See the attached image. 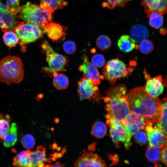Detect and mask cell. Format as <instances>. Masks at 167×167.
<instances>
[{"label": "cell", "mask_w": 167, "mask_h": 167, "mask_svg": "<svg viewBox=\"0 0 167 167\" xmlns=\"http://www.w3.org/2000/svg\"><path fill=\"white\" fill-rule=\"evenodd\" d=\"M105 124L101 122H97L93 125L91 129V133L95 137L101 138L104 137L107 132Z\"/></svg>", "instance_id": "83f0119b"}, {"label": "cell", "mask_w": 167, "mask_h": 167, "mask_svg": "<svg viewBox=\"0 0 167 167\" xmlns=\"http://www.w3.org/2000/svg\"><path fill=\"white\" fill-rule=\"evenodd\" d=\"M13 30L20 40L21 45L36 41L42 36L43 33L37 25L24 21L19 23Z\"/></svg>", "instance_id": "52a82bcc"}, {"label": "cell", "mask_w": 167, "mask_h": 167, "mask_svg": "<svg viewBox=\"0 0 167 167\" xmlns=\"http://www.w3.org/2000/svg\"><path fill=\"white\" fill-rule=\"evenodd\" d=\"M57 151H59L61 150V148L60 147H58L56 149Z\"/></svg>", "instance_id": "c3c4849f"}, {"label": "cell", "mask_w": 167, "mask_h": 167, "mask_svg": "<svg viewBox=\"0 0 167 167\" xmlns=\"http://www.w3.org/2000/svg\"><path fill=\"white\" fill-rule=\"evenodd\" d=\"M167 98H164L161 101V114L159 121L156 123L157 127L167 135Z\"/></svg>", "instance_id": "cb8c5ba5"}, {"label": "cell", "mask_w": 167, "mask_h": 167, "mask_svg": "<svg viewBox=\"0 0 167 167\" xmlns=\"http://www.w3.org/2000/svg\"><path fill=\"white\" fill-rule=\"evenodd\" d=\"M19 1L20 0H6V5L10 7L11 14L15 15L19 13L20 10Z\"/></svg>", "instance_id": "d590c367"}, {"label": "cell", "mask_w": 167, "mask_h": 167, "mask_svg": "<svg viewBox=\"0 0 167 167\" xmlns=\"http://www.w3.org/2000/svg\"><path fill=\"white\" fill-rule=\"evenodd\" d=\"M29 150H24L17 155L14 160L13 165L19 167H28Z\"/></svg>", "instance_id": "484cf974"}, {"label": "cell", "mask_w": 167, "mask_h": 167, "mask_svg": "<svg viewBox=\"0 0 167 167\" xmlns=\"http://www.w3.org/2000/svg\"><path fill=\"white\" fill-rule=\"evenodd\" d=\"M63 47L65 52L69 54H74L76 49L75 43L72 41H67L65 42L63 44Z\"/></svg>", "instance_id": "74e56055"}, {"label": "cell", "mask_w": 167, "mask_h": 167, "mask_svg": "<svg viewBox=\"0 0 167 167\" xmlns=\"http://www.w3.org/2000/svg\"><path fill=\"white\" fill-rule=\"evenodd\" d=\"M106 123L110 128V135L116 147H120V143H123L126 149L131 145V139L128 137L121 122L115 118L107 119Z\"/></svg>", "instance_id": "ba28073f"}, {"label": "cell", "mask_w": 167, "mask_h": 167, "mask_svg": "<svg viewBox=\"0 0 167 167\" xmlns=\"http://www.w3.org/2000/svg\"><path fill=\"white\" fill-rule=\"evenodd\" d=\"M66 151L67 150L66 147H65L63 148L60 153L63 156V155L66 152Z\"/></svg>", "instance_id": "7bdbcfd3"}, {"label": "cell", "mask_w": 167, "mask_h": 167, "mask_svg": "<svg viewBox=\"0 0 167 167\" xmlns=\"http://www.w3.org/2000/svg\"><path fill=\"white\" fill-rule=\"evenodd\" d=\"M57 144L55 142H54L52 145V148L53 149H56L57 148Z\"/></svg>", "instance_id": "ee69618b"}, {"label": "cell", "mask_w": 167, "mask_h": 167, "mask_svg": "<svg viewBox=\"0 0 167 167\" xmlns=\"http://www.w3.org/2000/svg\"><path fill=\"white\" fill-rule=\"evenodd\" d=\"M46 148L40 146L37 151L30 152L29 155L28 167H36L40 163L45 162Z\"/></svg>", "instance_id": "ac0fdd59"}, {"label": "cell", "mask_w": 167, "mask_h": 167, "mask_svg": "<svg viewBox=\"0 0 167 167\" xmlns=\"http://www.w3.org/2000/svg\"><path fill=\"white\" fill-rule=\"evenodd\" d=\"M19 13V18L37 25L44 33L46 26L52 21V13L40 6L30 2L20 6Z\"/></svg>", "instance_id": "277c9868"}, {"label": "cell", "mask_w": 167, "mask_h": 167, "mask_svg": "<svg viewBox=\"0 0 167 167\" xmlns=\"http://www.w3.org/2000/svg\"><path fill=\"white\" fill-rule=\"evenodd\" d=\"M167 150L166 144L163 148L161 154V161L166 167L167 166Z\"/></svg>", "instance_id": "f35d334b"}, {"label": "cell", "mask_w": 167, "mask_h": 167, "mask_svg": "<svg viewBox=\"0 0 167 167\" xmlns=\"http://www.w3.org/2000/svg\"><path fill=\"white\" fill-rule=\"evenodd\" d=\"M132 69L123 62L116 58L107 62L102 69L104 78L113 84L118 79L126 77L131 73Z\"/></svg>", "instance_id": "8992f818"}, {"label": "cell", "mask_w": 167, "mask_h": 167, "mask_svg": "<svg viewBox=\"0 0 167 167\" xmlns=\"http://www.w3.org/2000/svg\"><path fill=\"white\" fill-rule=\"evenodd\" d=\"M52 167H64L63 165L58 162H57L53 165H52Z\"/></svg>", "instance_id": "b9f144b4"}, {"label": "cell", "mask_w": 167, "mask_h": 167, "mask_svg": "<svg viewBox=\"0 0 167 167\" xmlns=\"http://www.w3.org/2000/svg\"><path fill=\"white\" fill-rule=\"evenodd\" d=\"M24 71L21 59L14 56H7L0 61V81L8 85L19 84L23 80Z\"/></svg>", "instance_id": "3957f363"}, {"label": "cell", "mask_w": 167, "mask_h": 167, "mask_svg": "<svg viewBox=\"0 0 167 167\" xmlns=\"http://www.w3.org/2000/svg\"><path fill=\"white\" fill-rule=\"evenodd\" d=\"M150 123L145 126V128L149 145L163 148L167 144V135L160 130L156 125L153 126Z\"/></svg>", "instance_id": "4fadbf2b"}, {"label": "cell", "mask_w": 167, "mask_h": 167, "mask_svg": "<svg viewBox=\"0 0 167 167\" xmlns=\"http://www.w3.org/2000/svg\"><path fill=\"white\" fill-rule=\"evenodd\" d=\"M75 167H105V161L98 155L92 152H84L74 163Z\"/></svg>", "instance_id": "9a60e30c"}, {"label": "cell", "mask_w": 167, "mask_h": 167, "mask_svg": "<svg viewBox=\"0 0 167 167\" xmlns=\"http://www.w3.org/2000/svg\"><path fill=\"white\" fill-rule=\"evenodd\" d=\"M2 138L3 144L6 148L15 144L17 139V127L15 123L11 124L9 129Z\"/></svg>", "instance_id": "d6986e66"}, {"label": "cell", "mask_w": 167, "mask_h": 167, "mask_svg": "<svg viewBox=\"0 0 167 167\" xmlns=\"http://www.w3.org/2000/svg\"><path fill=\"white\" fill-rule=\"evenodd\" d=\"M53 84L57 89L62 90L66 88L69 84L68 78L65 75L62 73H54L53 76Z\"/></svg>", "instance_id": "d4e9b609"}, {"label": "cell", "mask_w": 167, "mask_h": 167, "mask_svg": "<svg viewBox=\"0 0 167 167\" xmlns=\"http://www.w3.org/2000/svg\"><path fill=\"white\" fill-rule=\"evenodd\" d=\"M144 75L147 80L145 90L151 97H157L163 92L164 85L163 83L162 76L159 75L154 78H151L144 70Z\"/></svg>", "instance_id": "5bb4252c"}, {"label": "cell", "mask_w": 167, "mask_h": 167, "mask_svg": "<svg viewBox=\"0 0 167 167\" xmlns=\"http://www.w3.org/2000/svg\"><path fill=\"white\" fill-rule=\"evenodd\" d=\"M51 156L53 157H55L57 159L62 157V156L61 153H58L57 152H55L53 154H51Z\"/></svg>", "instance_id": "60d3db41"}, {"label": "cell", "mask_w": 167, "mask_h": 167, "mask_svg": "<svg viewBox=\"0 0 167 167\" xmlns=\"http://www.w3.org/2000/svg\"><path fill=\"white\" fill-rule=\"evenodd\" d=\"M144 130H141L136 132L135 134L134 139L138 144L143 145L147 141V136Z\"/></svg>", "instance_id": "e575fe53"}, {"label": "cell", "mask_w": 167, "mask_h": 167, "mask_svg": "<svg viewBox=\"0 0 167 167\" xmlns=\"http://www.w3.org/2000/svg\"><path fill=\"white\" fill-rule=\"evenodd\" d=\"M153 48V45L151 41L145 39L140 41L139 45V49L142 53L144 54H148L152 51Z\"/></svg>", "instance_id": "4dcf8cb0"}, {"label": "cell", "mask_w": 167, "mask_h": 167, "mask_svg": "<svg viewBox=\"0 0 167 167\" xmlns=\"http://www.w3.org/2000/svg\"><path fill=\"white\" fill-rule=\"evenodd\" d=\"M45 167H51V165H49V164H47L45 166Z\"/></svg>", "instance_id": "681fc988"}, {"label": "cell", "mask_w": 167, "mask_h": 167, "mask_svg": "<svg viewBox=\"0 0 167 167\" xmlns=\"http://www.w3.org/2000/svg\"><path fill=\"white\" fill-rule=\"evenodd\" d=\"M21 144L23 146L27 149L32 148L35 144V140L30 134H26L23 136L21 139Z\"/></svg>", "instance_id": "1f68e13d"}, {"label": "cell", "mask_w": 167, "mask_h": 167, "mask_svg": "<svg viewBox=\"0 0 167 167\" xmlns=\"http://www.w3.org/2000/svg\"><path fill=\"white\" fill-rule=\"evenodd\" d=\"M92 63L96 67L100 68L105 64V59L104 56L100 54H96L92 58Z\"/></svg>", "instance_id": "8d00e7d4"}, {"label": "cell", "mask_w": 167, "mask_h": 167, "mask_svg": "<svg viewBox=\"0 0 167 167\" xmlns=\"http://www.w3.org/2000/svg\"><path fill=\"white\" fill-rule=\"evenodd\" d=\"M150 25L155 28L158 29L163 24V20L162 15L156 12H152L147 14Z\"/></svg>", "instance_id": "f1b7e54d"}, {"label": "cell", "mask_w": 167, "mask_h": 167, "mask_svg": "<svg viewBox=\"0 0 167 167\" xmlns=\"http://www.w3.org/2000/svg\"><path fill=\"white\" fill-rule=\"evenodd\" d=\"M40 6L52 13L55 11L63 8L67 3L65 0H40Z\"/></svg>", "instance_id": "7402d4cb"}, {"label": "cell", "mask_w": 167, "mask_h": 167, "mask_svg": "<svg viewBox=\"0 0 167 167\" xmlns=\"http://www.w3.org/2000/svg\"><path fill=\"white\" fill-rule=\"evenodd\" d=\"M120 122L127 137L130 139L139 131L142 129L145 130V126L150 123L142 117L131 113Z\"/></svg>", "instance_id": "9c48e42d"}, {"label": "cell", "mask_w": 167, "mask_h": 167, "mask_svg": "<svg viewBox=\"0 0 167 167\" xmlns=\"http://www.w3.org/2000/svg\"><path fill=\"white\" fill-rule=\"evenodd\" d=\"M131 0H106L103 4L104 6L109 9H113L117 7L123 6L128 1Z\"/></svg>", "instance_id": "836d02e7"}, {"label": "cell", "mask_w": 167, "mask_h": 167, "mask_svg": "<svg viewBox=\"0 0 167 167\" xmlns=\"http://www.w3.org/2000/svg\"><path fill=\"white\" fill-rule=\"evenodd\" d=\"M47 55L46 60L49 66L42 69L43 72L47 73L49 76H53L54 73L64 70V67L69 61L68 58L55 52L48 42L44 41L41 45Z\"/></svg>", "instance_id": "5b68a950"}, {"label": "cell", "mask_w": 167, "mask_h": 167, "mask_svg": "<svg viewBox=\"0 0 167 167\" xmlns=\"http://www.w3.org/2000/svg\"><path fill=\"white\" fill-rule=\"evenodd\" d=\"M127 92L126 88L122 84L112 86L106 92V96L102 98L108 112L105 115L107 119L115 118L120 122L130 113L126 101Z\"/></svg>", "instance_id": "7a4b0ae2"}, {"label": "cell", "mask_w": 167, "mask_h": 167, "mask_svg": "<svg viewBox=\"0 0 167 167\" xmlns=\"http://www.w3.org/2000/svg\"><path fill=\"white\" fill-rule=\"evenodd\" d=\"M57 159L55 158V157H53L51 158V160L52 161H56V160Z\"/></svg>", "instance_id": "7dc6e473"}, {"label": "cell", "mask_w": 167, "mask_h": 167, "mask_svg": "<svg viewBox=\"0 0 167 167\" xmlns=\"http://www.w3.org/2000/svg\"><path fill=\"white\" fill-rule=\"evenodd\" d=\"M3 39L4 43L10 49L18 43L19 39L15 32L10 30L5 32Z\"/></svg>", "instance_id": "4316f807"}, {"label": "cell", "mask_w": 167, "mask_h": 167, "mask_svg": "<svg viewBox=\"0 0 167 167\" xmlns=\"http://www.w3.org/2000/svg\"><path fill=\"white\" fill-rule=\"evenodd\" d=\"M163 148L150 146L146 150V156L147 158L149 161L153 163L155 166H158L161 161V154Z\"/></svg>", "instance_id": "44dd1931"}, {"label": "cell", "mask_w": 167, "mask_h": 167, "mask_svg": "<svg viewBox=\"0 0 167 167\" xmlns=\"http://www.w3.org/2000/svg\"><path fill=\"white\" fill-rule=\"evenodd\" d=\"M17 16L11 13L10 7L0 0V28L5 32L13 29L18 24Z\"/></svg>", "instance_id": "7c38bea8"}, {"label": "cell", "mask_w": 167, "mask_h": 167, "mask_svg": "<svg viewBox=\"0 0 167 167\" xmlns=\"http://www.w3.org/2000/svg\"><path fill=\"white\" fill-rule=\"evenodd\" d=\"M51 130H52V131H53L54 130V128H53V127L51 128Z\"/></svg>", "instance_id": "f907efd6"}, {"label": "cell", "mask_w": 167, "mask_h": 167, "mask_svg": "<svg viewBox=\"0 0 167 167\" xmlns=\"http://www.w3.org/2000/svg\"><path fill=\"white\" fill-rule=\"evenodd\" d=\"M111 43L110 38L105 35L99 36L97 38L96 42L97 48L102 51L109 49L111 47Z\"/></svg>", "instance_id": "f546056e"}, {"label": "cell", "mask_w": 167, "mask_h": 167, "mask_svg": "<svg viewBox=\"0 0 167 167\" xmlns=\"http://www.w3.org/2000/svg\"><path fill=\"white\" fill-rule=\"evenodd\" d=\"M141 4L147 14L156 12L162 15L167 11V0H142Z\"/></svg>", "instance_id": "2e32d148"}, {"label": "cell", "mask_w": 167, "mask_h": 167, "mask_svg": "<svg viewBox=\"0 0 167 167\" xmlns=\"http://www.w3.org/2000/svg\"><path fill=\"white\" fill-rule=\"evenodd\" d=\"M88 149L90 151H93L95 149V143H94L89 145L88 147Z\"/></svg>", "instance_id": "ab89813d"}, {"label": "cell", "mask_w": 167, "mask_h": 167, "mask_svg": "<svg viewBox=\"0 0 167 167\" xmlns=\"http://www.w3.org/2000/svg\"><path fill=\"white\" fill-rule=\"evenodd\" d=\"M135 41L131 36L127 35L121 36L118 42V46L122 51L127 53L131 51L135 47Z\"/></svg>", "instance_id": "603a6c76"}, {"label": "cell", "mask_w": 167, "mask_h": 167, "mask_svg": "<svg viewBox=\"0 0 167 167\" xmlns=\"http://www.w3.org/2000/svg\"><path fill=\"white\" fill-rule=\"evenodd\" d=\"M126 98L130 113L142 117L152 124L159 121L162 112L160 100L150 96L144 87L131 89L127 93Z\"/></svg>", "instance_id": "6da1fadb"}, {"label": "cell", "mask_w": 167, "mask_h": 167, "mask_svg": "<svg viewBox=\"0 0 167 167\" xmlns=\"http://www.w3.org/2000/svg\"><path fill=\"white\" fill-rule=\"evenodd\" d=\"M8 118L4 117L0 114V138H2L9 129V120Z\"/></svg>", "instance_id": "d6a6232c"}, {"label": "cell", "mask_w": 167, "mask_h": 167, "mask_svg": "<svg viewBox=\"0 0 167 167\" xmlns=\"http://www.w3.org/2000/svg\"><path fill=\"white\" fill-rule=\"evenodd\" d=\"M51 158L49 157V158H46L45 159V161L49 162H50L51 161Z\"/></svg>", "instance_id": "f6af8a7d"}, {"label": "cell", "mask_w": 167, "mask_h": 167, "mask_svg": "<svg viewBox=\"0 0 167 167\" xmlns=\"http://www.w3.org/2000/svg\"><path fill=\"white\" fill-rule=\"evenodd\" d=\"M77 91L80 101L88 99L93 102L99 99L100 92L98 87L93 84L89 79L83 78L77 83Z\"/></svg>", "instance_id": "30bf717a"}, {"label": "cell", "mask_w": 167, "mask_h": 167, "mask_svg": "<svg viewBox=\"0 0 167 167\" xmlns=\"http://www.w3.org/2000/svg\"><path fill=\"white\" fill-rule=\"evenodd\" d=\"M45 33H46L48 37L53 41H57L66 35V30L63 26L59 24L49 23L46 27Z\"/></svg>", "instance_id": "e0dca14e"}, {"label": "cell", "mask_w": 167, "mask_h": 167, "mask_svg": "<svg viewBox=\"0 0 167 167\" xmlns=\"http://www.w3.org/2000/svg\"><path fill=\"white\" fill-rule=\"evenodd\" d=\"M59 121V119L58 118H56L54 119V122L56 123H58Z\"/></svg>", "instance_id": "bcb514c9"}, {"label": "cell", "mask_w": 167, "mask_h": 167, "mask_svg": "<svg viewBox=\"0 0 167 167\" xmlns=\"http://www.w3.org/2000/svg\"><path fill=\"white\" fill-rule=\"evenodd\" d=\"M130 34L131 37L136 42L146 39L149 35L147 28L141 24L134 25L131 30Z\"/></svg>", "instance_id": "ffe728a7"}, {"label": "cell", "mask_w": 167, "mask_h": 167, "mask_svg": "<svg viewBox=\"0 0 167 167\" xmlns=\"http://www.w3.org/2000/svg\"><path fill=\"white\" fill-rule=\"evenodd\" d=\"M83 62L79 69L83 73V78L89 79L94 85H98L101 83V79L104 78L101 75L96 68L88 60L86 54L83 55Z\"/></svg>", "instance_id": "8fae6325"}]
</instances>
